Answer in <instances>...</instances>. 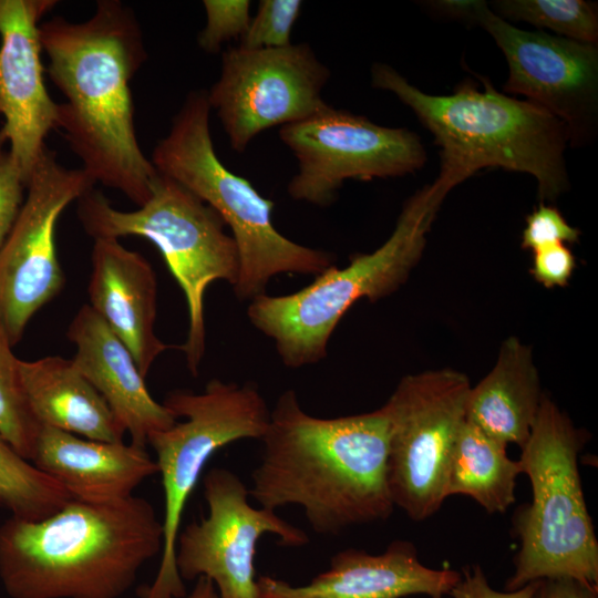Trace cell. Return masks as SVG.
<instances>
[{
	"instance_id": "obj_32",
	"label": "cell",
	"mask_w": 598,
	"mask_h": 598,
	"mask_svg": "<svg viewBox=\"0 0 598 598\" xmlns=\"http://www.w3.org/2000/svg\"><path fill=\"white\" fill-rule=\"evenodd\" d=\"M538 581L530 582L516 590L499 591L494 589L480 565L466 567L461 573L458 582L450 591V598H533Z\"/></svg>"
},
{
	"instance_id": "obj_1",
	"label": "cell",
	"mask_w": 598,
	"mask_h": 598,
	"mask_svg": "<svg viewBox=\"0 0 598 598\" xmlns=\"http://www.w3.org/2000/svg\"><path fill=\"white\" fill-rule=\"evenodd\" d=\"M40 40L45 71L64 97L55 130L94 184L144 205L157 172L134 124L131 82L147 59L135 12L123 1L99 0L86 20L42 21Z\"/></svg>"
},
{
	"instance_id": "obj_7",
	"label": "cell",
	"mask_w": 598,
	"mask_h": 598,
	"mask_svg": "<svg viewBox=\"0 0 598 598\" xmlns=\"http://www.w3.org/2000/svg\"><path fill=\"white\" fill-rule=\"evenodd\" d=\"M585 443L584 432L544 395L518 458L532 501L513 518L519 549L505 590L558 577L598 585V542L578 467Z\"/></svg>"
},
{
	"instance_id": "obj_27",
	"label": "cell",
	"mask_w": 598,
	"mask_h": 598,
	"mask_svg": "<svg viewBox=\"0 0 598 598\" xmlns=\"http://www.w3.org/2000/svg\"><path fill=\"white\" fill-rule=\"evenodd\" d=\"M300 0H261L257 13L239 39L244 49H277L291 44L292 28L300 16Z\"/></svg>"
},
{
	"instance_id": "obj_25",
	"label": "cell",
	"mask_w": 598,
	"mask_h": 598,
	"mask_svg": "<svg viewBox=\"0 0 598 598\" xmlns=\"http://www.w3.org/2000/svg\"><path fill=\"white\" fill-rule=\"evenodd\" d=\"M497 14L547 28L559 37L594 44L598 39L596 6L584 0H501Z\"/></svg>"
},
{
	"instance_id": "obj_24",
	"label": "cell",
	"mask_w": 598,
	"mask_h": 598,
	"mask_svg": "<svg viewBox=\"0 0 598 598\" xmlns=\"http://www.w3.org/2000/svg\"><path fill=\"white\" fill-rule=\"evenodd\" d=\"M71 498L63 486L0 436V508L17 518L39 520Z\"/></svg>"
},
{
	"instance_id": "obj_23",
	"label": "cell",
	"mask_w": 598,
	"mask_h": 598,
	"mask_svg": "<svg viewBox=\"0 0 598 598\" xmlns=\"http://www.w3.org/2000/svg\"><path fill=\"white\" fill-rule=\"evenodd\" d=\"M519 474V463L507 455V445L466 420L448 468L447 497L465 495L489 514L505 513L516 501Z\"/></svg>"
},
{
	"instance_id": "obj_31",
	"label": "cell",
	"mask_w": 598,
	"mask_h": 598,
	"mask_svg": "<svg viewBox=\"0 0 598 598\" xmlns=\"http://www.w3.org/2000/svg\"><path fill=\"white\" fill-rule=\"evenodd\" d=\"M576 267L571 250L563 245H551L534 251L530 274L545 288L565 287Z\"/></svg>"
},
{
	"instance_id": "obj_20",
	"label": "cell",
	"mask_w": 598,
	"mask_h": 598,
	"mask_svg": "<svg viewBox=\"0 0 598 598\" xmlns=\"http://www.w3.org/2000/svg\"><path fill=\"white\" fill-rule=\"evenodd\" d=\"M31 463L56 481L73 497L114 502L157 474L146 447L124 442H101L41 426Z\"/></svg>"
},
{
	"instance_id": "obj_35",
	"label": "cell",
	"mask_w": 598,
	"mask_h": 598,
	"mask_svg": "<svg viewBox=\"0 0 598 598\" xmlns=\"http://www.w3.org/2000/svg\"><path fill=\"white\" fill-rule=\"evenodd\" d=\"M435 598H450L448 596H443V597H435Z\"/></svg>"
},
{
	"instance_id": "obj_29",
	"label": "cell",
	"mask_w": 598,
	"mask_h": 598,
	"mask_svg": "<svg viewBox=\"0 0 598 598\" xmlns=\"http://www.w3.org/2000/svg\"><path fill=\"white\" fill-rule=\"evenodd\" d=\"M579 236L580 231L557 208L540 203L526 218L522 247L536 251L551 245L577 243Z\"/></svg>"
},
{
	"instance_id": "obj_3",
	"label": "cell",
	"mask_w": 598,
	"mask_h": 598,
	"mask_svg": "<svg viewBox=\"0 0 598 598\" xmlns=\"http://www.w3.org/2000/svg\"><path fill=\"white\" fill-rule=\"evenodd\" d=\"M162 548L147 499L71 498L42 519L0 525V579L11 598H120Z\"/></svg>"
},
{
	"instance_id": "obj_28",
	"label": "cell",
	"mask_w": 598,
	"mask_h": 598,
	"mask_svg": "<svg viewBox=\"0 0 598 598\" xmlns=\"http://www.w3.org/2000/svg\"><path fill=\"white\" fill-rule=\"evenodd\" d=\"M206 24L197 37L199 48L207 53H217L221 47L240 39L247 31L250 17L248 0H204Z\"/></svg>"
},
{
	"instance_id": "obj_22",
	"label": "cell",
	"mask_w": 598,
	"mask_h": 598,
	"mask_svg": "<svg viewBox=\"0 0 598 598\" xmlns=\"http://www.w3.org/2000/svg\"><path fill=\"white\" fill-rule=\"evenodd\" d=\"M543 396L530 349L511 337L503 342L492 370L471 386L466 420L496 441L522 448Z\"/></svg>"
},
{
	"instance_id": "obj_5",
	"label": "cell",
	"mask_w": 598,
	"mask_h": 598,
	"mask_svg": "<svg viewBox=\"0 0 598 598\" xmlns=\"http://www.w3.org/2000/svg\"><path fill=\"white\" fill-rule=\"evenodd\" d=\"M210 111L206 91L189 92L150 159L157 173L196 195L230 228L239 254L235 296L252 300L266 293L277 275L317 276L334 265L332 254L280 234L272 223L275 203L221 163L210 134Z\"/></svg>"
},
{
	"instance_id": "obj_16",
	"label": "cell",
	"mask_w": 598,
	"mask_h": 598,
	"mask_svg": "<svg viewBox=\"0 0 598 598\" xmlns=\"http://www.w3.org/2000/svg\"><path fill=\"white\" fill-rule=\"evenodd\" d=\"M56 0H0V140L25 185L55 130L58 103L44 83L40 24Z\"/></svg>"
},
{
	"instance_id": "obj_8",
	"label": "cell",
	"mask_w": 598,
	"mask_h": 598,
	"mask_svg": "<svg viewBox=\"0 0 598 598\" xmlns=\"http://www.w3.org/2000/svg\"><path fill=\"white\" fill-rule=\"evenodd\" d=\"M78 216L93 239L138 236L158 248L186 298L188 332L181 349L189 372L197 375L206 347V289L218 280L234 286L239 275L238 249L220 216L159 173L150 199L136 209H117L92 188L78 199Z\"/></svg>"
},
{
	"instance_id": "obj_6",
	"label": "cell",
	"mask_w": 598,
	"mask_h": 598,
	"mask_svg": "<svg viewBox=\"0 0 598 598\" xmlns=\"http://www.w3.org/2000/svg\"><path fill=\"white\" fill-rule=\"evenodd\" d=\"M450 190L436 178L405 202L392 234L374 251L351 256L343 268L332 265L292 293H262L250 300V323L274 340L286 367L297 369L323 360L330 337L352 305L362 298H385L406 281Z\"/></svg>"
},
{
	"instance_id": "obj_17",
	"label": "cell",
	"mask_w": 598,
	"mask_h": 598,
	"mask_svg": "<svg viewBox=\"0 0 598 598\" xmlns=\"http://www.w3.org/2000/svg\"><path fill=\"white\" fill-rule=\"evenodd\" d=\"M460 578L457 570L423 565L411 542L395 539L382 554L343 549L331 557L327 570L305 585L258 576L256 592L257 598H435L448 596Z\"/></svg>"
},
{
	"instance_id": "obj_34",
	"label": "cell",
	"mask_w": 598,
	"mask_h": 598,
	"mask_svg": "<svg viewBox=\"0 0 598 598\" xmlns=\"http://www.w3.org/2000/svg\"><path fill=\"white\" fill-rule=\"evenodd\" d=\"M183 598H219L217 590L210 579L200 576L196 579V582L189 594H186Z\"/></svg>"
},
{
	"instance_id": "obj_21",
	"label": "cell",
	"mask_w": 598,
	"mask_h": 598,
	"mask_svg": "<svg viewBox=\"0 0 598 598\" xmlns=\"http://www.w3.org/2000/svg\"><path fill=\"white\" fill-rule=\"evenodd\" d=\"M19 370L27 401L40 427L94 441L123 442L125 430L72 359H20Z\"/></svg>"
},
{
	"instance_id": "obj_2",
	"label": "cell",
	"mask_w": 598,
	"mask_h": 598,
	"mask_svg": "<svg viewBox=\"0 0 598 598\" xmlns=\"http://www.w3.org/2000/svg\"><path fill=\"white\" fill-rule=\"evenodd\" d=\"M260 441L262 455L248 489L259 506L274 512L300 506L321 535L384 520L394 511L382 406L323 419L307 413L289 389L270 411Z\"/></svg>"
},
{
	"instance_id": "obj_13",
	"label": "cell",
	"mask_w": 598,
	"mask_h": 598,
	"mask_svg": "<svg viewBox=\"0 0 598 598\" xmlns=\"http://www.w3.org/2000/svg\"><path fill=\"white\" fill-rule=\"evenodd\" d=\"M434 4L446 14L476 22L492 35L508 64L505 92L522 94L558 117L574 144L591 133L598 104V50L594 44L522 30L484 1Z\"/></svg>"
},
{
	"instance_id": "obj_15",
	"label": "cell",
	"mask_w": 598,
	"mask_h": 598,
	"mask_svg": "<svg viewBox=\"0 0 598 598\" xmlns=\"http://www.w3.org/2000/svg\"><path fill=\"white\" fill-rule=\"evenodd\" d=\"M203 486L208 514L181 529L177 571L183 580L207 577L219 598H257L255 557L261 536L274 534L286 547H301L308 536L276 512L252 506L248 488L228 468H210Z\"/></svg>"
},
{
	"instance_id": "obj_18",
	"label": "cell",
	"mask_w": 598,
	"mask_h": 598,
	"mask_svg": "<svg viewBox=\"0 0 598 598\" xmlns=\"http://www.w3.org/2000/svg\"><path fill=\"white\" fill-rule=\"evenodd\" d=\"M89 305L126 346L143 378L171 346L155 331L157 279L148 260L116 238H96L91 251Z\"/></svg>"
},
{
	"instance_id": "obj_19",
	"label": "cell",
	"mask_w": 598,
	"mask_h": 598,
	"mask_svg": "<svg viewBox=\"0 0 598 598\" xmlns=\"http://www.w3.org/2000/svg\"><path fill=\"white\" fill-rule=\"evenodd\" d=\"M66 337L75 347L74 365L105 400L131 443L146 447L153 433L177 422L153 399L130 350L89 303L74 315Z\"/></svg>"
},
{
	"instance_id": "obj_12",
	"label": "cell",
	"mask_w": 598,
	"mask_h": 598,
	"mask_svg": "<svg viewBox=\"0 0 598 598\" xmlns=\"http://www.w3.org/2000/svg\"><path fill=\"white\" fill-rule=\"evenodd\" d=\"M94 185L82 168L63 166L48 146L31 172L24 200L0 249V322L13 346L34 315L62 290L55 227L62 212Z\"/></svg>"
},
{
	"instance_id": "obj_11",
	"label": "cell",
	"mask_w": 598,
	"mask_h": 598,
	"mask_svg": "<svg viewBox=\"0 0 598 598\" xmlns=\"http://www.w3.org/2000/svg\"><path fill=\"white\" fill-rule=\"evenodd\" d=\"M279 138L298 163V172L287 186L289 196L321 207L336 200L346 179L401 176L419 169L426 161L415 133L381 126L330 105L281 126Z\"/></svg>"
},
{
	"instance_id": "obj_30",
	"label": "cell",
	"mask_w": 598,
	"mask_h": 598,
	"mask_svg": "<svg viewBox=\"0 0 598 598\" xmlns=\"http://www.w3.org/2000/svg\"><path fill=\"white\" fill-rule=\"evenodd\" d=\"M7 144L0 140V249L7 240L25 196V182Z\"/></svg>"
},
{
	"instance_id": "obj_10",
	"label": "cell",
	"mask_w": 598,
	"mask_h": 598,
	"mask_svg": "<svg viewBox=\"0 0 598 598\" xmlns=\"http://www.w3.org/2000/svg\"><path fill=\"white\" fill-rule=\"evenodd\" d=\"M468 378L453 369L403 377L382 405L389 422L388 483L395 507L421 522L447 498L454 446L466 421Z\"/></svg>"
},
{
	"instance_id": "obj_14",
	"label": "cell",
	"mask_w": 598,
	"mask_h": 598,
	"mask_svg": "<svg viewBox=\"0 0 598 598\" xmlns=\"http://www.w3.org/2000/svg\"><path fill=\"white\" fill-rule=\"evenodd\" d=\"M330 72L307 43L277 49L229 48L219 79L207 92L229 144L244 152L261 132L302 121L328 104Z\"/></svg>"
},
{
	"instance_id": "obj_26",
	"label": "cell",
	"mask_w": 598,
	"mask_h": 598,
	"mask_svg": "<svg viewBox=\"0 0 598 598\" xmlns=\"http://www.w3.org/2000/svg\"><path fill=\"white\" fill-rule=\"evenodd\" d=\"M0 322V436L21 456L32 461L40 426L27 401L20 359Z\"/></svg>"
},
{
	"instance_id": "obj_9",
	"label": "cell",
	"mask_w": 598,
	"mask_h": 598,
	"mask_svg": "<svg viewBox=\"0 0 598 598\" xmlns=\"http://www.w3.org/2000/svg\"><path fill=\"white\" fill-rule=\"evenodd\" d=\"M163 404L175 417H184L147 441L156 454L164 493L163 548L154 581L141 598H183L184 580L176 568V543L189 496L212 456L244 439L260 440L270 410L254 383L210 380L202 393L169 392Z\"/></svg>"
},
{
	"instance_id": "obj_33",
	"label": "cell",
	"mask_w": 598,
	"mask_h": 598,
	"mask_svg": "<svg viewBox=\"0 0 598 598\" xmlns=\"http://www.w3.org/2000/svg\"><path fill=\"white\" fill-rule=\"evenodd\" d=\"M533 598H598V585L571 577L542 579Z\"/></svg>"
},
{
	"instance_id": "obj_4",
	"label": "cell",
	"mask_w": 598,
	"mask_h": 598,
	"mask_svg": "<svg viewBox=\"0 0 598 598\" xmlns=\"http://www.w3.org/2000/svg\"><path fill=\"white\" fill-rule=\"evenodd\" d=\"M372 85L392 92L433 134L441 148L439 177L452 187L485 167H503L535 177L542 199L554 200L568 185L565 124L542 106L462 82L452 94L431 95L390 65L371 69Z\"/></svg>"
}]
</instances>
